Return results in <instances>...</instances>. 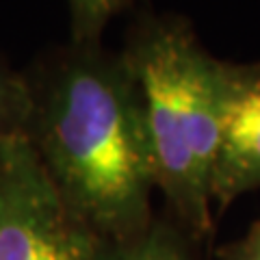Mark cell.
Masks as SVG:
<instances>
[{
  "mask_svg": "<svg viewBox=\"0 0 260 260\" xmlns=\"http://www.w3.org/2000/svg\"><path fill=\"white\" fill-rule=\"evenodd\" d=\"M26 78V137L70 208L102 241L148 230L156 178L141 98L121 52L70 42Z\"/></svg>",
  "mask_w": 260,
  "mask_h": 260,
  "instance_id": "6da1fadb",
  "label": "cell"
},
{
  "mask_svg": "<svg viewBox=\"0 0 260 260\" xmlns=\"http://www.w3.org/2000/svg\"><path fill=\"white\" fill-rule=\"evenodd\" d=\"M121 56L141 98L156 189L198 243L213 237V176L221 139V59L180 15L133 22Z\"/></svg>",
  "mask_w": 260,
  "mask_h": 260,
  "instance_id": "7a4b0ae2",
  "label": "cell"
},
{
  "mask_svg": "<svg viewBox=\"0 0 260 260\" xmlns=\"http://www.w3.org/2000/svg\"><path fill=\"white\" fill-rule=\"evenodd\" d=\"M100 241L65 202L28 137L0 133V260H91Z\"/></svg>",
  "mask_w": 260,
  "mask_h": 260,
  "instance_id": "3957f363",
  "label": "cell"
},
{
  "mask_svg": "<svg viewBox=\"0 0 260 260\" xmlns=\"http://www.w3.org/2000/svg\"><path fill=\"white\" fill-rule=\"evenodd\" d=\"M260 189V59L221 61V139L213 206L223 213L239 195Z\"/></svg>",
  "mask_w": 260,
  "mask_h": 260,
  "instance_id": "277c9868",
  "label": "cell"
},
{
  "mask_svg": "<svg viewBox=\"0 0 260 260\" xmlns=\"http://www.w3.org/2000/svg\"><path fill=\"white\" fill-rule=\"evenodd\" d=\"M193 239L174 219H156L126 241H100L91 260H198Z\"/></svg>",
  "mask_w": 260,
  "mask_h": 260,
  "instance_id": "5b68a950",
  "label": "cell"
},
{
  "mask_svg": "<svg viewBox=\"0 0 260 260\" xmlns=\"http://www.w3.org/2000/svg\"><path fill=\"white\" fill-rule=\"evenodd\" d=\"M30 111L32 98L26 74H18L0 61V133L26 135Z\"/></svg>",
  "mask_w": 260,
  "mask_h": 260,
  "instance_id": "8992f818",
  "label": "cell"
},
{
  "mask_svg": "<svg viewBox=\"0 0 260 260\" xmlns=\"http://www.w3.org/2000/svg\"><path fill=\"white\" fill-rule=\"evenodd\" d=\"M137 0H68L72 42H100L109 22Z\"/></svg>",
  "mask_w": 260,
  "mask_h": 260,
  "instance_id": "52a82bcc",
  "label": "cell"
},
{
  "mask_svg": "<svg viewBox=\"0 0 260 260\" xmlns=\"http://www.w3.org/2000/svg\"><path fill=\"white\" fill-rule=\"evenodd\" d=\"M217 260H260V221H256L241 239L219 249Z\"/></svg>",
  "mask_w": 260,
  "mask_h": 260,
  "instance_id": "ba28073f",
  "label": "cell"
}]
</instances>
